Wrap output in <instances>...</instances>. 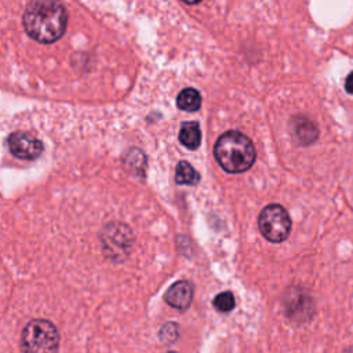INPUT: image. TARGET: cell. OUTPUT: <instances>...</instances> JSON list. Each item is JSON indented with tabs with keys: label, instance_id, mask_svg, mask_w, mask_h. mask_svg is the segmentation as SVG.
I'll return each instance as SVG.
<instances>
[{
	"label": "cell",
	"instance_id": "cell-1",
	"mask_svg": "<svg viewBox=\"0 0 353 353\" xmlns=\"http://www.w3.org/2000/svg\"><path fill=\"white\" fill-rule=\"evenodd\" d=\"M68 23V12L58 1H32L23 12V28L36 41L52 43L58 40Z\"/></svg>",
	"mask_w": 353,
	"mask_h": 353
},
{
	"label": "cell",
	"instance_id": "cell-2",
	"mask_svg": "<svg viewBox=\"0 0 353 353\" xmlns=\"http://www.w3.org/2000/svg\"><path fill=\"white\" fill-rule=\"evenodd\" d=\"M214 156L225 171L239 174L254 164L255 148L247 135L239 131H228L218 138Z\"/></svg>",
	"mask_w": 353,
	"mask_h": 353
},
{
	"label": "cell",
	"instance_id": "cell-3",
	"mask_svg": "<svg viewBox=\"0 0 353 353\" xmlns=\"http://www.w3.org/2000/svg\"><path fill=\"white\" fill-rule=\"evenodd\" d=\"M21 343L23 353H57L59 334L52 323L36 319L25 325Z\"/></svg>",
	"mask_w": 353,
	"mask_h": 353
},
{
	"label": "cell",
	"instance_id": "cell-4",
	"mask_svg": "<svg viewBox=\"0 0 353 353\" xmlns=\"http://www.w3.org/2000/svg\"><path fill=\"white\" fill-rule=\"evenodd\" d=\"M258 226L265 239L272 243H281L291 230V219L284 207L280 204H269L261 211Z\"/></svg>",
	"mask_w": 353,
	"mask_h": 353
},
{
	"label": "cell",
	"instance_id": "cell-5",
	"mask_svg": "<svg viewBox=\"0 0 353 353\" xmlns=\"http://www.w3.org/2000/svg\"><path fill=\"white\" fill-rule=\"evenodd\" d=\"M7 143L11 153L19 159H36L43 152V143L23 132H12L7 138Z\"/></svg>",
	"mask_w": 353,
	"mask_h": 353
},
{
	"label": "cell",
	"instance_id": "cell-6",
	"mask_svg": "<svg viewBox=\"0 0 353 353\" xmlns=\"http://www.w3.org/2000/svg\"><path fill=\"white\" fill-rule=\"evenodd\" d=\"M103 232H105L103 247L106 248V251H110L114 255H117V252L120 251H125L127 245H131L132 243L131 230L124 225L113 223V225H109Z\"/></svg>",
	"mask_w": 353,
	"mask_h": 353
},
{
	"label": "cell",
	"instance_id": "cell-7",
	"mask_svg": "<svg viewBox=\"0 0 353 353\" xmlns=\"http://www.w3.org/2000/svg\"><path fill=\"white\" fill-rule=\"evenodd\" d=\"M165 302L179 310H185L190 306L193 299V287L189 281L181 280L174 283L164 295Z\"/></svg>",
	"mask_w": 353,
	"mask_h": 353
},
{
	"label": "cell",
	"instance_id": "cell-8",
	"mask_svg": "<svg viewBox=\"0 0 353 353\" xmlns=\"http://www.w3.org/2000/svg\"><path fill=\"white\" fill-rule=\"evenodd\" d=\"M294 135L302 145L312 143L317 139L319 131L314 123L306 117H296L294 121Z\"/></svg>",
	"mask_w": 353,
	"mask_h": 353
},
{
	"label": "cell",
	"instance_id": "cell-9",
	"mask_svg": "<svg viewBox=\"0 0 353 353\" xmlns=\"http://www.w3.org/2000/svg\"><path fill=\"white\" fill-rule=\"evenodd\" d=\"M179 141L188 149H197L201 142L200 125L196 121H186L181 125Z\"/></svg>",
	"mask_w": 353,
	"mask_h": 353
},
{
	"label": "cell",
	"instance_id": "cell-10",
	"mask_svg": "<svg viewBox=\"0 0 353 353\" xmlns=\"http://www.w3.org/2000/svg\"><path fill=\"white\" fill-rule=\"evenodd\" d=\"M176 106L186 112H196L201 106V97L194 88H185L176 97Z\"/></svg>",
	"mask_w": 353,
	"mask_h": 353
},
{
	"label": "cell",
	"instance_id": "cell-11",
	"mask_svg": "<svg viewBox=\"0 0 353 353\" xmlns=\"http://www.w3.org/2000/svg\"><path fill=\"white\" fill-rule=\"evenodd\" d=\"M175 181L179 185H196L200 181V175L188 161H179L175 171Z\"/></svg>",
	"mask_w": 353,
	"mask_h": 353
},
{
	"label": "cell",
	"instance_id": "cell-12",
	"mask_svg": "<svg viewBox=\"0 0 353 353\" xmlns=\"http://www.w3.org/2000/svg\"><path fill=\"white\" fill-rule=\"evenodd\" d=\"M145 156L143 152L139 149H131L128 153L124 156V165L130 172L134 174H143L145 170Z\"/></svg>",
	"mask_w": 353,
	"mask_h": 353
},
{
	"label": "cell",
	"instance_id": "cell-13",
	"mask_svg": "<svg viewBox=\"0 0 353 353\" xmlns=\"http://www.w3.org/2000/svg\"><path fill=\"white\" fill-rule=\"evenodd\" d=\"M212 305L214 307L221 312V313H228L230 310H233L236 302H234V296L232 292L229 291H225V292H221L218 294L214 301H212Z\"/></svg>",
	"mask_w": 353,
	"mask_h": 353
},
{
	"label": "cell",
	"instance_id": "cell-14",
	"mask_svg": "<svg viewBox=\"0 0 353 353\" xmlns=\"http://www.w3.org/2000/svg\"><path fill=\"white\" fill-rule=\"evenodd\" d=\"M178 336V327L175 323H167L159 332V338L164 342V343H171L176 339Z\"/></svg>",
	"mask_w": 353,
	"mask_h": 353
},
{
	"label": "cell",
	"instance_id": "cell-15",
	"mask_svg": "<svg viewBox=\"0 0 353 353\" xmlns=\"http://www.w3.org/2000/svg\"><path fill=\"white\" fill-rule=\"evenodd\" d=\"M345 90H346L349 94H353V72H350L349 76H347L346 80H345Z\"/></svg>",
	"mask_w": 353,
	"mask_h": 353
},
{
	"label": "cell",
	"instance_id": "cell-16",
	"mask_svg": "<svg viewBox=\"0 0 353 353\" xmlns=\"http://www.w3.org/2000/svg\"><path fill=\"white\" fill-rule=\"evenodd\" d=\"M168 353H175V352H168Z\"/></svg>",
	"mask_w": 353,
	"mask_h": 353
}]
</instances>
